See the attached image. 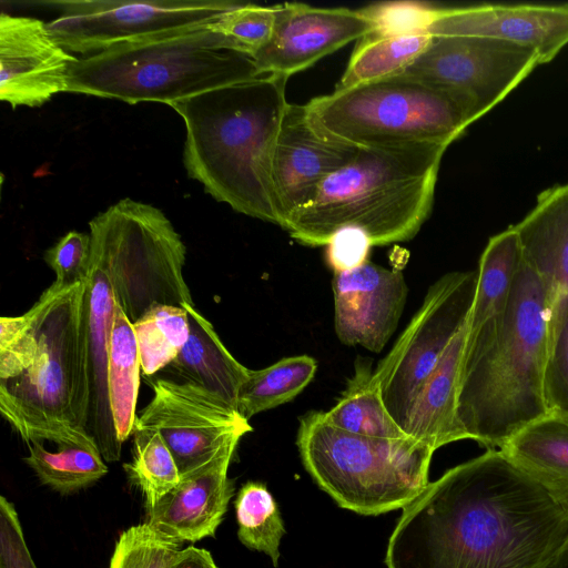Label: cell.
Listing matches in <instances>:
<instances>
[{"label": "cell", "instance_id": "cell-1", "mask_svg": "<svg viewBox=\"0 0 568 568\" xmlns=\"http://www.w3.org/2000/svg\"><path fill=\"white\" fill-rule=\"evenodd\" d=\"M568 514L500 449L445 471L403 513L387 568H548Z\"/></svg>", "mask_w": 568, "mask_h": 568}, {"label": "cell", "instance_id": "cell-2", "mask_svg": "<svg viewBox=\"0 0 568 568\" xmlns=\"http://www.w3.org/2000/svg\"><path fill=\"white\" fill-rule=\"evenodd\" d=\"M551 314L545 285L523 258L505 312L475 331L467 328L457 415L468 439L500 449L550 412Z\"/></svg>", "mask_w": 568, "mask_h": 568}, {"label": "cell", "instance_id": "cell-3", "mask_svg": "<svg viewBox=\"0 0 568 568\" xmlns=\"http://www.w3.org/2000/svg\"><path fill=\"white\" fill-rule=\"evenodd\" d=\"M287 79L262 74L170 104L185 124L189 176L234 211L277 225L272 163Z\"/></svg>", "mask_w": 568, "mask_h": 568}, {"label": "cell", "instance_id": "cell-4", "mask_svg": "<svg viewBox=\"0 0 568 568\" xmlns=\"http://www.w3.org/2000/svg\"><path fill=\"white\" fill-rule=\"evenodd\" d=\"M446 149L440 144L359 148L284 230L308 246H326L344 227L364 231L373 245L408 241L432 212Z\"/></svg>", "mask_w": 568, "mask_h": 568}, {"label": "cell", "instance_id": "cell-5", "mask_svg": "<svg viewBox=\"0 0 568 568\" xmlns=\"http://www.w3.org/2000/svg\"><path fill=\"white\" fill-rule=\"evenodd\" d=\"M29 313L31 357L21 373L0 379L1 415L26 443L92 438L85 432L88 280L63 291L49 286Z\"/></svg>", "mask_w": 568, "mask_h": 568}, {"label": "cell", "instance_id": "cell-6", "mask_svg": "<svg viewBox=\"0 0 568 568\" xmlns=\"http://www.w3.org/2000/svg\"><path fill=\"white\" fill-rule=\"evenodd\" d=\"M260 75L251 57L203 24L77 59L68 72L67 92L170 105Z\"/></svg>", "mask_w": 568, "mask_h": 568}, {"label": "cell", "instance_id": "cell-7", "mask_svg": "<svg viewBox=\"0 0 568 568\" xmlns=\"http://www.w3.org/2000/svg\"><path fill=\"white\" fill-rule=\"evenodd\" d=\"M296 445L305 469L339 507L373 516L403 509L419 496L435 452L409 436L345 432L318 410L300 418Z\"/></svg>", "mask_w": 568, "mask_h": 568}, {"label": "cell", "instance_id": "cell-8", "mask_svg": "<svg viewBox=\"0 0 568 568\" xmlns=\"http://www.w3.org/2000/svg\"><path fill=\"white\" fill-rule=\"evenodd\" d=\"M305 108L315 125L357 148L448 146L475 122L454 93L405 73L335 89Z\"/></svg>", "mask_w": 568, "mask_h": 568}, {"label": "cell", "instance_id": "cell-9", "mask_svg": "<svg viewBox=\"0 0 568 568\" xmlns=\"http://www.w3.org/2000/svg\"><path fill=\"white\" fill-rule=\"evenodd\" d=\"M89 227L91 266L106 275L132 324L156 304L194 305L183 276L186 247L160 209L122 199Z\"/></svg>", "mask_w": 568, "mask_h": 568}, {"label": "cell", "instance_id": "cell-10", "mask_svg": "<svg viewBox=\"0 0 568 568\" xmlns=\"http://www.w3.org/2000/svg\"><path fill=\"white\" fill-rule=\"evenodd\" d=\"M476 286L477 271L440 276L374 371L384 404L405 434L426 382L468 322Z\"/></svg>", "mask_w": 568, "mask_h": 568}, {"label": "cell", "instance_id": "cell-11", "mask_svg": "<svg viewBox=\"0 0 568 568\" xmlns=\"http://www.w3.org/2000/svg\"><path fill=\"white\" fill-rule=\"evenodd\" d=\"M47 23L68 52L95 54L113 45L209 24L242 2L232 0H53Z\"/></svg>", "mask_w": 568, "mask_h": 568}, {"label": "cell", "instance_id": "cell-12", "mask_svg": "<svg viewBox=\"0 0 568 568\" xmlns=\"http://www.w3.org/2000/svg\"><path fill=\"white\" fill-rule=\"evenodd\" d=\"M539 64L532 49L518 44L479 37L432 36L404 73L454 93L476 121Z\"/></svg>", "mask_w": 568, "mask_h": 568}, {"label": "cell", "instance_id": "cell-13", "mask_svg": "<svg viewBox=\"0 0 568 568\" xmlns=\"http://www.w3.org/2000/svg\"><path fill=\"white\" fill-rule=\"evenodd\" d=\"M152 388L134 424L161 434L180 475L204 466L253 430L235 407L197 384L159 378Z\"/></svg>", "mask_w": 568, "mask_h": 568}, {"label": "cell", "instance_id": "cell-14", "mask_svg": "<svg viewBox=\"0 0 568 568\" xmlns=\"http://www.w3.org/2000/svg\"><path fill=\"white\" fill-rule=\"evenodd\" d=\"M357 146L320 129L301 104L288 103L276 136L272 181L280 226L310 204L321 184L348 164Z\"/></svg>", "mask_w": 568, "mask_h": 568}, {"label": "cell", "instance_id": "cell-15", "mask_svg": "<svg viewBox=\"0 0 568 568\" xmlns=\"http://www.w3.org/2000/svg\"><path fill=\"white\" fill-rule=\"evenodd\" d=\"M372 30L361 9L278 4L272 34L252 59L260 74L290 78Z\"/></svg>", "mask_w": 568, "mask_h": 568}, {"label": "cell", "instance_id": "cell-16", "mask_svg": "<svg viewBox=\"0 0 568 568\" xmlns=\"http://www.w3.org/2000/svg\"><path fill=\"white\" fill-rule=\"evenodd\" d=\"M78 58L31 17L0 16V99L13 109L40 106L67 92L68 72Z\"/></svg>", "mask_w": 568, "mask_h": 568}, {"label": "cell", "instance_id": "cell-17", "mask_svg": "<svg viewBox=\"0 0 568 568\" xmlns=\"http://www.w3.org/2000/svg\"><path fill=\"white\" fill-rule=\"evenodd\" d=\"M334 328L341 343L383 351L394 334L407 298L404 274L371 261L333 273Z\"/></svg>", "mask_w": 568, "mask_h": 568}, {"label": "cell", "instance_id": "cell-18", "mask_svg": "<svg viewBox=\"0 0 568 568\" xmlns=\"http://www.w3.org/2000/svg\"><path fill=\"white\" fill-rule=\"evenodd\" d=\"M432 36H465L532 49L550 62L568 44V4H480L438 8Z\"/></svg>", "mask_w": 568, "mask_h": 568}, {"label": "cell", "instance_id": "cell-19", "mask_svg": "<svg viewBox=\"0 0 568 568\" xmlns=\"http://www.w3.org/2000/svg\"><path fill=\"white\" fill-rule=\"evenodd\" d=\"M236 448L230 446L204 466L181 475L179 484L146 510L145 524L179 544L213 537L233 496L227 470Z\"/></svg>", "mask_w": 568, "mask_h": 568}, {"label": "cell", "instance_id": "cell-20", "mask_svg": "<svg viewBox=\"0 0 568 568\" xmlns=\"http://www.w3.org/2000/svg\"><path fill=\"white\" fill-rule=\"evenodd\" d=\"M88 382L89 400L85 432L94 439L106 462L120 459L119 440L109 395L108 367L110 337L116 300L106 275L91 266L88 277Z\"/></svg>", "mask_w": 568, "mask_h": 568}, {"label": "cell", "instance_id": "cell-21", "mask_svg": "<svg viewBox=\"0 0 568 568\" xmlns=\"http://www.w3.org/2000/svg\"><path fill=\"white\" fill-rule=\"evenodd\" d=\"M513 229L525 263L545 285L551 304L568 297V183L539 193L534 209Z\"/></svg>", "mask_w": 568, "mask_h": 568}, {"label": "cell", "instance_id": "cell-22", "mask_svg": "<svg viewBox=\"0 0 568 568\" xmlns=\"http://www.w3.org/2000/svg\"><path fill=\"white\" fill-rule=\"evenodd\" d=\"M468 322L454 337L426 382L412 414L407 436L434 450L468 439L459 423L457 402Z\"/></svg>", "mask_w": 568, "mask_h": 568}, {"label": "cell", "instance_id": "cell-23", "mask_svg": "<svg viewBox=\"0 0 568 568\" xmlns=\"http://www.w3.org/2000/svg\"><path fill=\"white\" fill-rule=\"evenodd\" d=\"M500 450L568 514L567 412L550 410L514 435Z\"/></svg>", "mask_w": 568, "mask_h": 568}, {"label": "cell", "instance_id": "cell-24", "mask_svg": "<svg viewBox=\"0 0 568 568\" xmlns=\"http://www.w3.org/2000/svg\"><path fill=\"white\" fill-rule=\"evenodd\" d=\"M183 307L189 315L190 333L186 343L170 365L184 381L217 394L236 408L237 394L250 368L235 359L211 322L194 305Z\"/></svg>", "mask_w": 568, "mask_h": 568}, {"label": "cell", "instance_id": "cell-25", "mask_svg": "<svg viewBox=\"0 0 568 568\" xmlns=\"http://www.w3.org/2000/svg\"><path fill=\"white\" fill-rule=\"evenodd\" d=\"M324 419L345 432L398 439L407 437L387 410L371 362L358 357L354 374L336 404L323 412Z\"/></svg>", "mask_w": 568, "mask_h": 568}, {"label": "cell", "instance_id": "cell-26", "mask_svg": "<svg viewBox=\"0 0 568 568\" xmlns=\"http://www.w3.org/2000/svg\"><path fill=\"white\" fill-rule=\"evenodd\" d=\"M521 264L523 253L513 226L489 239L476 270L477 286L468 318L469 331L479 328L505 312Z\"/></svg>", "mask_w": 568, "mask_h": 568}, {"label": "cell", "instance_id": "cell-27", "mask_svg": "<svg viewBox=\"0 0 568 568\" xmlns=\"http://www.w3.org/2000/svg\"><path fill=\"white\" fill-rule=\"evenodd\" d=\"M141 372L132 323L116 301L110 337L108 385L113 422L122 444L133 432Z\"/></svg>", "mask_w": 568, "mask_h": 568}, {"label": "cell", "instance_id": "cell-28", "mask_svg": "<svg viewBox=\"0 0 568 568\" xmlns=\"http://www.w3.org/2000/svg\"><path fill=\"white\" fill-rule=\"evenodd\" d=\"M29 455L23 458L41 484L61 495H70L93 485L106 473L108 467L93 438L62 443L50 452L43 442L26 443Z\"/></svg>", "mask_w": 568, "mask_h": 568}, {"label": "cell", "instance_id": "cell-29", "mask_svg": "<svg viewBox=\"0 0 568 568\" xmlns=\"http://www.w3.org/2000/svg\"><path fill=\"white\" fill-rule=\"evenodd\" d=\"M432 34L384 36L371 31L357 40L335 89L402 74L427 48Z\"/></svg>", "mask_w": 568, "mask_h": 568}, {"label": "cell", "instance_id": "cell-30", "mask_svg": "<svg viewBox=\"0 0 568 568\" xmlns=\"http://www.w3.org/2000/svg\"><path fill=\"white\" fill-rule=\"evenodd\" d=\"M315 358L295 355L281 358L274 364L250 369L237 394L236 409L246 420L295 398L314 378Z\"/></svg>", "mask_w": 568, "mask_h": 568}, {"label": "cell", "instance_id": "cell-31", "mask_svg": "<svg viewBox=\"0 0 568 568\" xmlns=\"http://www.w3.org/2000/svg\"><path fill=\"white\" fill-rule=\"evenodd\" d=\"M132 435V459L123 469L130 483L142 493L145 510H149L179 484L181 475L156 429L134 424Z\"/></svg>", "mask_w": 568, "mask_h": 568}, {"label": "cell", "instance_id": "cell-32", "mask_svg": "<svg viewBox=\"0 0 568 568\" xmlns=\"http://www.w3.org/2000/svg\"><path fill=\"white\" fill-rule=\"evenodd\" d=\"M141 361V371L150 376L170 365L181 352L190 333L185 307L156 304L132 324Z\"/></svg>", "mask_w": 568, "mask_h": 568}, {"label": "cell", "instance_id": "cell-33", "mask_svg": "<svg viewBox=\"0 0 568 568\" xmlns=\"http://www.w3.org/2000/svg\"><path fill=\"white\" fill-rule=\"evenodd\" d=\"M234 508L240 541L252 550L267 555L273 566L277 567L285 528L267 487L260 481L245 483L236 495Z\"/></svg>", "mask_w": 568, "mask_h": 568}, {"label": "cell", "instance_id": "cell-34", "mask_svg": "<svg viewBox=\"0 0 568 568\" xmlns=\"http://www.w3.org/2000/svg\"><path fill=\"white\" fill-rule=\"evenodd\" d=\"M180 546L145 523L132 526L120 535L109 568H170Z\"/></svg>", "mask_w": 568, "mask_h": 568}, {"label": "cell", "instance_id": "cell-35", "mask_svg": "<svg viewBox=\"0 0 568 568\" xmlns=\"http://www.w3.org/2000/svg\"><path fill=\"white\" fill-rule=\"evenodd\" d=\"M275 11L276 6L242 2L209 23V27L232 41L240 52L253 58L272 34Z\"/></svg>", "mask_w": 568, "mask_h": 568}, {"label": "cell", "instance_id": "cell-36", "mask_svg": "<svg viewBox=\"0 0 568 568\" xmlns=\"http://www.w3.org/2000/svg\"><path fill=\"white\" fill-rule=\"evenodd\" d=\"M373 26V32L384 36L428 33L438 8L419 1H388L361 9Z\"/></svg>", "mask_w": 568, "mask_h": 568}, {"label": "cell", "instance_id": "cell-37", "mask_svg": "<svg viewBox=\"0 0 568 568\" xmlns=\"http://www.w3.org/2000/svg\"><path fill=\"white\" fill-rule=\"evenodd\" d=\"M550 359L546 378L550 410L568 413V297L557 300L551 314Z\"/></svg>", "mask_w": 568, "mask_h": 568}, {"label": "cell", "instance_id": "cell-38", "mask_svg": "<svg viewBox=\"0 0 568 568\" xmlns=\"http://www.w3.org/2000/svg\"><path fill=\"white\" fill-rule=\"evenodd\" d=\"M43 258L55 273L50 285L53 290L63 291L85 282L91 271V236L70 231L45 251Z\"/></svg>", "mask_w": 568, "mask_h": 568}, {"label": "cell", "instance_id": "cell-39", "mask_svg": "<svg viewBox=\"0 0 568 568\" xmlns=\"http://www.w3.org/2000/svg\"><path fill=\"white\" fill-rule=\"evenodd\" d=\"M0 568H37L14 505L0 497Z\"/></svg>", "mask_w": 568, "mask_h": 568}, {"label": "cell", "instance_id": "cell-40", "mask_svg": "<svg viewBox=\"0 0 568 568\" xmlns=\"http://www.w3.org/2000/svg\"><path fill=\"white\" fill-rule=\"evenodd\" d=\"M373 243L357 227L338 230L326 244V262L334 273L347 272L368 262Z\"/></svg>", "mask_w": 568, "mask_h": 568}, {"label": "cell", "instance_id": "cell-41", "mask_svg": "<svg viewBox=\"0 0 568 568\" xmlns=\"http://www.w3.org/2000/svg\"><path fill=\"white\" fill-rule=\"evenodd\" d=\"M170 568H219L211 554L201 548L190 546L181 549Z\"/></svg>", "mask_w": 568, "mask_h": 568}, {"label": "cell", "instance_id": "cell-42", "mask_svg": "<svg viewBox=\"0 0 568 568\" xmlns=\"http://www.w3.org/2000/svg\"><path fill=\"white\" fill-rule=\"evenodd\" d=\"M548 568H568V541Z\"/></svg>", "mask_w": 568, "mask_h": 568}]
</instances>
